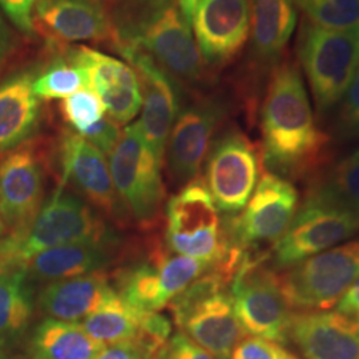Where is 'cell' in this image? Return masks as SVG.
Masks as SVG:
<instances>
[{
    "mask_svg": "<svg viewBox=\"0 0 359 359\" xmlns=\"http://www.w3.org/2000/svg\"><path fill=\"white\" fill-rule=\"evenodd\" d=\"M262 158L270 173L299 179L327 157L329 136L317 128L299 68L274 65L261 111Z\"/></svg>",
    "mask_w": 359,
    "mask_h": 359,
    "instance_id": "obj_1",
    "label": "cell"
},
{
    "mask_svg": "<svg viewBox=\"0 0 359 359\" xmlns=\"http://www.w3.org/2000/svg\"><path fill=\"white\" fill-rule=\"evenodd\" d=\"M165 244L173 253L205 261L233 274L240 269L246 255V249L228 234L205 180L200 176L169 198Z\"/></svg>",
    "mask_w": 359,
    "mask_h": 359,
    "instance_id": "obj_2",
    "label": "cell"
},
{
    "mask_svg": "<svg viewBox=\"0 0 359 359\" xmlns=\"http://www.w3.org/2000/svg\"><path fill=\"white\" fill-rule=\"evenodd\" d=\"M109 233L93 208L59 180L31 224L0 240V270L23 269L44 250L99 240Z\"/></svg>",
    "mask_w": 359,
    "mask_h": 359,
    "instance_id": "obj_3",
    "label": "cell"
},
{
    "mask_svg": "<svg viewBox=\"0 0 359 359\" xmlns=\"http://www.w3.org/2000/svg\"><path fill=\"white\" fill-rule=\"evenodd\" d=\"M231 281V276L213 268L168 305L180 332L216 359H231L246 335L233 308Z\"/></svg>",
    "mask_w": 359,
    "mask_h": 359,
    "instance_id": "obj_4",
    "label": "cell"
},
{
    "mask_svg": "<svg viewBox=\"0 0 359 359\" xmlns=\"http://www.w3.org/2000/svg\"><path fill=\"white\" fill-rule=\"evenodd\" d=\"M297 53L318 112H330L341 103L358 68V32L325 29L304 18Z\"/></svg>",
    "mask_w": 359,
    "mask_h": 359,
    "instance_id": "obj_5",
    "label": "cell"
},
{
    "mask_svg": "<svg viewBox=\"0 0 359 359\" xmlns=\"http://www.w3.org/2000/svg\"><path fill=\"white\" fill-rule=\"evenodd\" d=\"M358 229V216L317 185L308 193L292 224L274 244L273 266L289 269L350 238Z\"/></svg>",
    "mask_w": 359,
    "mask_h": 359,
    "instance_id": "obj_6",
    "label": "cell"
},
{
    "mask_svg": "<svg viewBox=\"0 0 359 359\" xmlns=\"http://www.w3.org/2000/svg\"><path fill=\"white\" fill-rule=\"evenodd\" d=\"M210 269L213 266L205 261L173 253L165 245L154 244L147 257L117 270L112 286L133 308L160 311Z\"/></svg>",
    "mask_w": 359,
    "mask_h": 359,
    "instance_id": "obj_7",
    "label": "cell"
},
{
    "mask_svg": "<svg viewBox=\"0 0 359 359\" xmlns=\"http://www.w3.org/2000/svg\"><path fill=\"white\" fill-rule=\"evenodd\" d=\"M265 258L248 250L229 286L233 308L245 334L287 345L293 313L280 277L264 265Z\"/></svg>",
    "mask_w": 359,
    "mask_h": 359,
    "instance_id": "obj_8",
    "label": "cell"
},
{
    "mask_svg": "<svg viewBox=\"0 0 359 359\" xmlns=\"http://www.w3.org/2000/svg\"><path fill=\"white\" fill-rule=\"evenodd\" d=\"M163 163L142 135L139 121L128 126L109 154V169L121 206L142 225L158 217L165 187L161 179Z\"/></svg>",
    "mask_w": 359,
    "mask_h": 359,
    "instance_id": "obj_9",
    "label": "cell"
},
{
    "mask_svg": "<svg viewBox=\"0 0 359 359\" xmlns=\"http://www.w3.org/2000/svg\"><path fill=\"white\" fill-rule=\"evenodd\" d=\"M114 43L136 44L172 75L196 80L203 71V57L192 27L179 6L167 0H154L151 11L136 25L115 31Z\"/></svg>",
    "mask_w": 359,
    "mask_h": 359,
    "instance_id": "obj_10",
    "label": "cell"
},
{
    "mask_svg": "<svg viewBox=\"0 0 359 359\" xmlns=\"http://www.w3.org/2000/svg\"><path fill=\"white\" fill-rule=\"evenodd\" d=\"M359 278V240L334 246L280 277L289 308L299 313L333 308Z\"/></svg>",
    "mask_w": 359,
    "mask_h": 359,
    "instance_id": "obj_11",
    "label": "cell"
},
{
    "mask_svg": "<svg viewBox=\"0 0 359 359\" xmlns=\"http://www.w3.org/2000/svg\"><path fill=\"white\" fill-rule=\"evenodd\" d=\"M259 152L240 129L229 128L212 142L206 156V187L218 210L236 215L256 189Z\"/></svg>",
    "mask_w": 359,
    "mask_h": 359,
    "instance_id": "obj_12",
    "label": "cell"
},
{
    "mask_svg": "<svg viewBox=\"0 0 359 359\" xmlns=\"http://www.w3.org/2000/svg\"><path fill=\"white\" fill-rule=\"evenodd\" d=\"M297 209L298 192L293 184L265 172L243 213L224 224L234 243L250 249L259 244L277 243L292 224Z\"/></svg>",
    "mask_w": 359,
    "mask_h": 359,
    "instance_id": "obj_13",
    "label": "cell"
},
{
    "mask_svg": "<svg viewBox=\"0 0 359 359\" xmlns=\"http://www.w3.org/2000/svg\"><path fill=\"white\" fill-rule=\"evenodd\" d=\"M136 71L142 92V114L139 120L142 135L157 158L163 163L169 133L179 115V95L172 77L154 57L136 44H117Z\"/></svg>",
    "mask_w": 359,
    "mask_h": 359,
    "instance_id": "obj_14",
    "label": "cell"
},
{
    "mask_svg": "<svg viewBox=\"0 0 359 359\" xmlns=\"http://www.w3.org/2000/svg\"><path fill=\"white\" fill-rule=\"evenodd\" d=\"M44 156L32 144H22L0 161V218L10 233L25 229L44 198Z\"/></svg>",
    "mask_w": 359,
    "mask_h": 359,
    "instance_id": "obj_15",
    "label": "cell"
},
{
    "mask_svg": "<svg viewBox=\"0 0 359 359\" xmlns=\"http://www.w3.org/2000/svg\"><path fill=\"white\" fill-rule=\"evenodd\" d=\"M189 25L206 65H225L250 35L249 0H197Z\"/></svg>",
    "mask_w": 359,
    "mask_h": 359,
    "instance_id": "obj_16",
    "label": "cell"
},
{
    "mask_svg": "<svg viewBox=\"0 0 359 359\" xmlns=\"http://www.w3.org/2000/svg\"><path fill=\"white\" fill-rule=\"evenodd\" d=\"M226 116L224 104L216 99L198 100L180 112L168 139V167L177 184L198 177L212 140Z\"/></svg>",
    "mask_w": 359,
    "mask_h": 359,
    "instance_id": "obj_17",
    "label": "cell"
},
{
    "mask_svg": "<svg viewBox=\"0 0 359 359\" xmlns=\"http://www.w3.org/2000/svg\"><path fill=\"white\" fill-rule=\"evenodd\" d=\"M67 52V60L84 72L87 88L100 97L112 120L124 126L137 116L142 92L139 77L130 65L86 46Z\"/></svg>",
    "mask_w": 359,
    "mask_h": 359,
    "instance_id": "obj_18",
    "label": "cell"
},
{
    "mask_svg": "<svg viewBox=\"0 0 359 359\" xmlns=\"http://www.w3.org/2000/svg\"><path fill=\"white\" fill-rule=\"evenodd\" d=\"M60 181L104 215L117 217L120 200L105 154L74 130H65L59 142Z\"/></svg>",
    "mask_w": 359,
    "mask_h": 359,
    "instance_id": "obj_19",
    "label": "cell"
},
{
    "mask_svg": "<svg viewBox=\"0 0 359 359\" xmlns=\"http://www.w3.org/2000/svg\"><path fill=\"white\" fill-rule=\"evenodd\" d=\"M290 341L305 359H359V320L339 311L297 313Z\"/></svg>",
    "mask_w": 359,
    "mask_h": 359,
    "instance_id": "obj_20",
    "label": "cell"
},
{
    "mask_svg": "<svg viewBox=\"0 0 359 359\" xmlns=\"http://www.w3.org/2000/svg\"><path fill=\"white\" fill-rule=\"evenodd\" d=\"M34 26L53 43L114 40V25L99 0H38Z\"/></svg>",
    "mask_w": 359,
    "mask_h": 359,
    "instance_id": "obj_21",
    "label": "cell"
},
{
    "mask_svg": "<svg viewBox=\"0 0 359 359\" xmlns=\"http://www.w3.org/2000/svg\"><path fill=\"white\" fill-rule=\"evenodd\" d=\"M120 244L112 233L99 240L63 245L34 257L23 270L31 285L86 276L112 265Z\"/></svg>",
    "mask_w": 359,
    "mask_h": 359,
    "instance_id": "obj_22",
    "label": "cell"
},
{
    "mask_svg": "<svg viewBox=\"0 0 359 359\" xmlns=\"http://www.w3.org/2000/svg\"><path fill=\"white\" fill-rule=\"evenodd\" d=\"M104 270L47 283L38 295L39 308L59 321L80 323L115 293Z\"/></svg>",
    "mask_w": 359,
    "mask_h": 359,
    "instance_id": "obj_23",
    "label": "cell"
},
{
    "mask_svg": "<svg viewBox=\"0 0 359 359\" xmlns=\"http://www.w3.org/2000/svg\"><path fill=\"white\" fill-rule=\"evenodd\" d=\"M297 25L295 0H252L253 56L261 65H278Z\"/></svg>",
    "mask_w": 359,
    "mask_h": 359,
    "instance_id": "obj_24",
    "label": "cell"
},
{
    "mask_svg": "<svg viewBox=\"0 0 359 359\" xmlns=\"http://www.w3.org/2000/svg\"><path fill=\"white\" fill-rule=\"evenodd\" d=\"M35 77L22 74L0 84V154L25 144L40 117V100L34 93Z\"/></svg>",
    "mask_w": 359,
    "mask_h": 359,
    "instance_id": "obj_25",
    "label": "cell"
},
{
    "mask_svg": "<svg viewBox=\"0 0 359 359\" xmlns=\"http://www.w3.org/2000/svg\"><path fill=\"white\" fill-rule=\"evenodd\" d=\"M104 347L79 323L50 317L36 325L29 345L34 359H95Z\"/></svg>",
    "mask_w": 359,
    "mask_h": 359,
    "instance_id": "obj_26",
    "label": "cell"
},
{
    "mask_svg": "<svg viewBox=\"0 0 359 359\" xmlns=\"http://www.w3.org/2000/svg\"><path fill=\"white\" fill-rule=\"evenodd\" d=\"M149 313L133 308L115 292L79 325L90 338L108 346L140 339Z\"/></svg>",
    "mask_w": 359,
    "mask_h": 359,
    "instance_id": "obj_27",
    "label": "cell"
},
{
    "mask_svg": "<svg viewBox=\"0 0 359 359\" xmlns=\"http://www.w3.org/2000/svg\"><path fill=\"white\" fill-rule=\"evenodd\" d=\"M34 314L32 286L23 269L0 270V339L13 345Z\"/></svg>",
    "mask_w": 359,
    "mask_h": 359,
    "instance_id": "obj_28",
    "label": "cell"
},
{
    "mask_svg": "<svg viewBox=\"0 0 359 359\" xmlns=\"http://www.w3.org/2000/svg\"><path fill=\"white\" fill-rule=\"evenodd\" d=\"M295 4L316 26L359 34V0H295Z\"/></svg>",
    "mask_w": 359,
    "mask_h": 359,
    "instance_id": "obj_29",
    "label": "cell"
},
{
    "mask_svg": "<svg viewBox=\"0 0 359 359\" xmlns=\"http://www.w3.org/2000/svg\"><path fill=\"white\" fill-rule=\"evenodd\" d=\"M87 88L84 72L69 60L59 59L34 80L32 90L39 100H57Z\"/></svg>",
    "mask_w": 359,
    "mask_h": 359,
    "instance_id": "obj_30",
    "label": "cell"
},
{
    "mask_svg": "<svg viewBox=\"0 0 359 359\" xmlns=\"http://www.w3.org/2000/svg\"><path fill=\"white\" fill-rule=\"evenodd\" d=\"M318 185L338 204L359 217V149L342 158Z\"/></svg>",
    "mask_w": 359,
    "mask_h": 359,
    "instance_id": "obj_31",
    "label": "cell"
},
{
    "mask_svg": "<svg viewBox=\"0 0 359 359\" xmlns=\"http://www.w3.org/2000/svg\"><path fill=\"white\" fill-rule=\"evenodd\" d=\"M60 114L74 132L83 135L105 117L107 109L93 90L83 88L62 100Z\"/></svg>",
    "mask_w": 359,
    "mask_h": 359,
    "instance_id": "obj_32",
    "label": "cell"
},
{
    "mask_svg": "<svg viewBox=\"0 0 359 359\" xmlns=\"http://www.w3.org/2000/svg\"><path fill=\"white\" fill-rule=\"evenodd\" d=\"M231 359H301L281 344L258 337L243 338L231 353Z\"/></svg>",
    "mask_w": 359,
    "mask_h": 359,
    "instance_id": "obj_33",
    "label": "cell"
},
{
    "mask_svg": "<svg viewBox=\"0 0 359 359\" xmlns=\"http://www.w3.org/2000/svg\"><path fill=\"white\" fill-rule=\"evenodd\" d=\"M338 130L345 139H359V65L341 100Z\"/></svg>",
    "mask_w": 359,
    "mask_h": 359,
    "instance_id": "obj_34",
    "label": "cell"
},
{
    "mask_svg": "<svg viewBox=\"0 0 359 359\" xmlns=\"http://www.w3.org/2000/svg\"><path fill=\"white\" fill-rule=\"evenodd\" d=\"M121 135L123 130L120 128V124H117L109 116H105L99 123H96L93 127L86 130L81 136L104 154L109 156L114 151L116 144L120 140Z\"/></svg>",
    "mask_w": 359,
    "mask_h": 359,
    "instance_id": "obj_35",
    "label": "cell"
},
{
    "mask_svg": "<svg viewBox=\"0 0 359 359\" xmlns=\"http://www.w3.org/2000/svg\"><path fill=\"white\" fill-rule=\"evenodd\" d=\"M158 359H216L185 334H175L168 341Z\"/></svg>",
    "mask_w": 359,
    "mask_h": 359,
    "instance_id": "obj_36",
    "label": "cell"
},
{
    "mask_svg": "<svg viewBox=\"0 0 359 359\" xmlns=\"http://www.w3.org/2000/svg\"><path fill=\"white\" fill-rule=\"evenodd\" d=\"M36 1L38 0H0V7L23 34L31 35L35 31L34 11Z\"/></svg>",
    "mask_w": 359,
    "mask_h": 359,
    "instance_id": "obj_37",
    "label": "cell"
},
{
    "mask_svg": "<svg viewBox=\"0 0 359 359\" xmlns=\"http://www.w3.org/2000/svg\"><path fill=\"white\" fill-rule=\"evenodd\" d=\"M95 359H158L151 348L137 341L104 347Z\"/></svg>",
    "mask_w": 359,
    "mask_h": 359,
    "instance_id": "obj_38",
    "label": "cell"
},
{
    "mask_svg": "<svg viewBox=\"0 0 359 359\" xmlns=\"http://www.w3.org/2000/svg\"><path fill=\"white\" fill-rule=\"evenodd\" d=\"M335 311L359 320V278L348 287L346 293L337 302Z\"/></svg>",
    "mask_w": 359,
    "mask_h": 359,
    "instance_id": "obj_39",
    "label": "cell"
},
{
    "mask_svg": "<svg viewBox=\"0 0 359 359\" xmlns=\"http://www.w3.org/2000/svg\"><path fill=\"white\" fill-rule=\"evenodd\" d=\"M10 50V38H8V32L6 25L0 16V69L4 65V60L7 57V53Z\"/></svg>",
    "mask_w": 359,
    "mask_h": 359,
    "instance_id": "obj_40",
    "label": "cell"
},
{
    "mask_svg": "<svg viewBox=\"0 0 359 359\" xmlns=\"http://www.w3.org/2000/svg\"><path fill=\"white\" fill-rule=\"evenodd\" d=\"M196 3H197V0H179L180 10H181V13H184V16L187 18L188 22H189V18L192 15Z\"/></svg>",
    "mask_w": 359,
    "mask_h": 359,
    "instance_id": "obj_41",
    "label": "cell"
},
{
    "mask_svg": "<svg viewBox=\"0 0 359 359\" xmlns=\"http://www.w3.org/2000/svg\"><path fill=\"white\" fill-rule=\"evenodd\" d=\"M0 359H13L11 344L0 339Z\"/></svg>",
    "mask_w": 359,
    "mask_h": 359,
    "instance_id": "obj_42",
    "label": "cell"
},
{
    "mask_svg": "<svg viewBox=\"0 0 359 359\" xmlns=\"http://www.w3.org/2000/svg\"><path fill=\"white\" fill-rule=\"evenodd\" d=\"M4 231H6V228H4L3 222H1V218H0V240L4 237Z\"/></svg>",
    "mask_w": 359,
    "mask_h": 359,
    "instance_id": "obj_43",
    "label": "cell"
}]
</instances>
